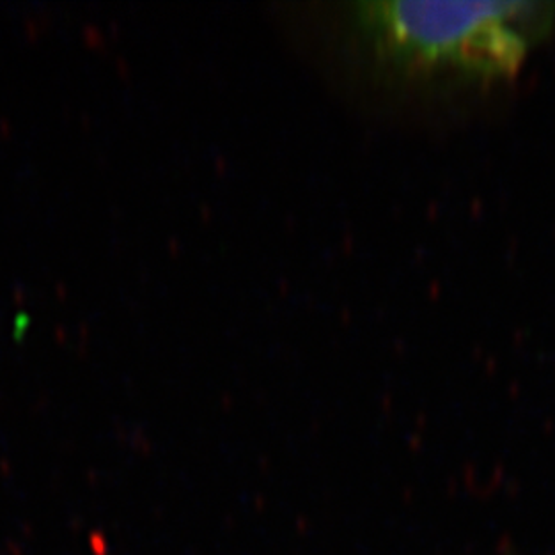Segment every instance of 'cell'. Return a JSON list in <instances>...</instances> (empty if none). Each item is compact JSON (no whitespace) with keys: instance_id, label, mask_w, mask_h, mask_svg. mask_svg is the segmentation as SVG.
Returning a JSON list of instances; mask_svg holds the SVG:
<instances>
[{"instance_id":"cell-1","label":"cell","mask_w":555,"mask_h":555,"mask_svg":"<svg viewBox=\"0 0 555 555\" xmlns=\"http://www.w3.org/2000/svg\"><path fill=\"white\" fill-rule=\"evenodd\" d=\"M348 29L378 73L397 82L511 77L555 27V2L360 0Z\"/></svg>"}]
</instances>
